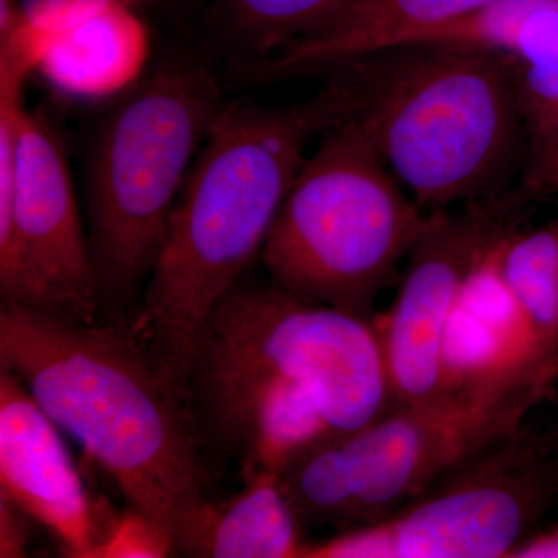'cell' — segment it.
<instances>
[{"mask_svg": "<svg viewBox=\"0 0 558 558\" xmlns=\"http://www.w3.org/2000/svg\"><path fill=\"white\" fill-rule=\"evenodd\" d=\"M347 112L332 76L311 100L277 108L226 101L213 121L128 319L154 368L182 398L197 337L260 255L311 138Z\"/></svg>", "mask_w": 558, "mask_h": 558, "instance_id": "6da1fadb", "label": "cell"}, {"mask_svg": "<svg viewBox=\"0 0 558 558\" xmlns=\"http://www.w3.org/2000/svg\"><path fill=\"white\" fill-rule=\"evenodd\" d=\"M0 363L172 537L209 499L215 472L182 396L124 319L75 323L0 301Z\"/></svg>", "mask_w": 558, "mask_h": 558, "instance_id": "7a4b0ae2", "label": "cell"}, {"mask_svg": "<svg viewBox=\"0 0 558 558\" xmlns=\"http://www.w3.org/2000/svg\"><path fill=\"white\" fill-rule=\"evenodd\" d=\"M330 70L347 95L344 120L362 128L417 204L438 209L508 193L527 132L506 54L414 43Z\"/></svg>", "mask_w": 558, "mask_h": 558, "instance_id": "3957f363", "label": "cell"}, {"mask_svg": "<svg viewBox=\"0 0 558 558\" xmlns=\"http://www.w3.org/2000/svg\"><path fill=\"white\" fill-rule=\"evenodd\" d=\"M558 365L531 349L451 385L425 405L395 407L300 450L278 480L303 531L376 523L488 444L517 432L553 391Z\"/></svg>", "mask_w": 558, "mask_h": 558, "instance_id": "277c9868", "label": "cell"}, {"mask_svg": "<svg viewBox=\"0 0 558 558\" xmlns=\"http://www.w3.org/2000/svg\"><path fill=\"white\" fill-rule=\"evenodd\" d=\"M87 157V234L100 319H130L167 238L172 209L213 121L218 81L191 57L161 62L117 95Z\"/></svg>", "mask_w": 558, "mask_h": 558, "instance_id": "5b68a950", "label": "cell"}, {"mask_svg": "<svg viewBox=\"0 0 558 558\" xmlns=\"http://www.w3.org/2000/svg\"><path fill=\"white\" fill-rule=\"evenodd\" d=\"M323 134L278 209L260 260L271 284L293 299L373 319L377 295L425 216L355 121Z\"/></svg>", "mask_w": 558, "mask_h": 558, "instance_id": "8992f818", "label": "cell"}, {"mask_svg": "<svg viewBox=\"0 0 558 558\" xmlns=\"http://www.w3.org/2000/svg\"><path fill=\"white\" fill-rule=\"evenodd\" d=\"M256 377L307 389L336 433L363 427L392 409L374 319L304 303L270 281H241L197 337L183 391Z\"/></svg>", "mask_w": 558, "mask_h": 558, "instance_id": "52a82bcc", "label": "cell"}, {"mask_svg": "<svg viewBox=\"0 0 558 558\" xmlns=\"http://www.w3.org/2000/svg\"><path fill=\"white\" fill-rule=\"evenodd\" d=\"M557 501L548 435L520 427L385 519L304 543L300 558H509Z\"/></svg>", "mask_w": 558, "mask_h": 558, "instance_id": "ba28073f", "label": "cell"}, {"mask_svg": "<svg viewBox=\"0 0 558 558\" xmlns=\"http://www.w3.org/2000/svg\"><path fill=\"white\" fill-rule=\"evenodd\" d=\"M2 301L75 323L100 319L89 234L64 143L44 113L22 108L14 194L0 196Z\"/></svg>", "mask_w": 558, "mask_h": 558, "instance_id": "9c48e42d", "label": "cell"}, {"mask_svg": "<svg viewBox=\"0 0 558 558\" xmlns=\"http://www.w3.org/2000/svg\"><path fill=\"white\" fill-rule=\"evenodd\" d=\"M519 199L508 193L425 216L379 336L392 409L435 402L453 385L446 366L451 318L476 271L508 238Z\"/></svg>", "mask_w": 558, "mask_h": 558, "instance_id": "30bf717a", "label": "cell"}, {"mask_svg": "<svg viewBox=\"0 0 558 558\" xmlns=\"http://www.w3.org/2000/svg\"><path fill=\"white\" fill-rule=\"evenodd\" d=\"M58 425L0 363V495L49 529L69 557L92 558L102 537Z\"/></svg>", "mask_w": 558, "mask_h": 558, "instance_id": "8fae6325", "label": "cell"}, {"mask_svg": "<svg viewBox=\"0 0 558 558\" xmlns=\"http://www.w3.org/2000/svg\"><path fill=\"white\" fill-rule=\"evenodd\" d=\"M495 2L498 0H355L325 31L244 70L250 78L259 81L330 70L371 51L407 44L418 33Z\"/></svg>", "mask_w": 558, "mask_h": 558, "instance_id": "7c38bea8", "label": "cell"}, {"mask_svg": "<svg viewBox=\"0 0 558 558\" xmlns=\"http://www.w3.org/2000/svg\"><path fill=\"white\" fill-rule=\"evenodd\" d=\"M242 488L222 501L208 499L178 535V556L194 558H300L301 527L270 470L242 468Z\"/></svg>", "mask_w": 558, "mask_h": 558, "instance_id": "4fadbf2b", "label": "cell"}, {"mask_svg": "<svg viewBox=\"0 0 558 558\" xmlns=\"http://www.w3.org/2000/svg\"><path fill=\"white\" fill-rule=\"evenodd\" d=\"M148 57V28L135 10L108 7L51 31L38 72L70 97L109 98L145 75Z\"/></svg>", "mask_w": 558, "mask_h": 558, "instance_id": "5bb4252c", "label": "cell"}, {"mask_svg": "<svg viewBox=\"0 0 558 558\" xmlns=\"http://www.w3.org/2000/svg\"><path fill=\"white\" fill-rule=\"evenodd\" d=\"M494 266L532 349L558 365V220L510 233L495 248Z\"/></svg>", "mask_w": 558, "mask_h": 558, "instance_id": "9a60e30c", "label": "cell"}, {"mask_svg": "<svg viewBox=\"0 0 558 558\" xmlns=\"http://www.w3.org/2000/svg\"><path fill=\"white\" fill-rule=\"evenodd\" d=\"M355 0H215V17L241 68L325 31Z\"/></svg>", "mask_w": 558, "mask_h": 558, "instance_id": "2e32d148", "label": "cell"}, {"mask_svg": "<svg viewBox=\"0 0 558 558\" xmlns=\"http://www.w3.org/2000/svg\"><path fill=\"white\" fill-rule=\"evenodd\" d=\"M506 60L526 126L529 159L558 154V51L534 62L508 54Z\"/></svg>", "mask_w": 558, "mask_h": 558, "instance_id": "e0dca14e", "label": "cell"}, {"mask_svg": "<svg viewBox=\"0 0 558 558\" xmlns=\"http://www.w3.org/2000/svg\"><path fill=\"white\" fill-rule=\"evenodd\" d=\"M178 556L174 537L167 527L131 508L109 524L92 558H161Z\"/></svg>", "mask_w": 558, "mask_h": 558, "instance_id": "ac0fdd59", "label": "cell"}, {"mask_svg": "<svg viewBox=\"0 0 558 558\" xmlns=\"http://www.w3.org/2000/svg\"><path fill=\"white\" fill-rule=\"evenodd\" d=\"M165 0H20L25 20L44 28H61L108 7L153 5Z\"/></svg>", "mask_w": 558, "mask_h": 558, "instance_id": "d6986e66", "label": "cell"}, {"mask_svg": "<svg viewBox=\"0 0 558 558\" xmlns=\"http://www.w3.org/2000/svg\"><path fill=\"white\" fill-rule=\"evenodd\" d=\"M32 517L0 495V557H24L31 537Z\"/></svg>", "mask_w": 558, "mask_h": 558, "instance_id": "ffe728a7", "label": "cell"}, {"mask_svg": "<svg viewBox=\"0 0 558 558\" xmlns=\"http://www.w3.org/2000/svg\"><path fill=\"white\" fill-rule=\"evenodd\" d=\"M509 558H558V526L535 529Z\"/></svg>", "mask_w": 558, "mask_h": 558, "instance_id": "44dd1931", "label": "cell"}, {"mask_svg": "<svg viewBox=\"0 0 558 558\" xmlns=\"http://www.w3.org/2000/svg\"><path fill=\"white\" fill-rule=\"evenodd\" d=\"M529 183L558 189V154H545L527 160Z\"/></svg>", "mask_w": 558, "mask_h": 558, "instance_id": "7402d4cb", "label": "cell"}, {"mask_svg": "<svg viewBox=\"0 0 558 558\" xmlns=\"http://www.w3.org/2000/svg\"><path fill=\"white\" fill-rule=\"evenodd\" d=\"M550 459H553L554 472H556L558 487V432L548 435Z\"/></svg>", "mask_w": 558, "mask_h": 558, "instance_id": "603a6c76", "label": "cell"}]
</instances>
